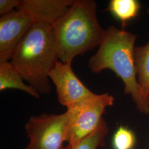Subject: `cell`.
Masks as SVG:
<instances>
[{"label":"cell","mask_w":149,"mask_h":149,"mask_svg":"<svg viewBox=\"0 0 149 149\" xmlns=\"http://www.w3.org/2000/svg\"><path fill=\"white\" fill-rule=\"evenodd\" d=\"M136 36L111 26L105 30L98 49L91 58L88 66L95 74L111 70L124 84V93L130 95L136 108L149 114L148 101L143 96L139 85L135 63Z\"/></svg>","instance_id":"6da1fadb"},{"label":"cell","mask_w":149,"mask_h":149,"mask_svg":"<svg viewBox=\"0 0 149 149\" xmlns=\"http://www.w3.org/2000/svg\"><path fill=\"white\" fill-rule=\"evenodd\" d=\"M53 26L36 23L16 48L11 63L39 94L52 91L49 74L59 61Z\"/></svg>","instance_id":"7a4b0ae2"},{"label":"cell","mask_w":149,"mask_h":149,"mask_svg":"<svg viewBox=\"0 0 149 149\" xmlns=\"http://www.w3.org/2000/svg\"><path fill=\"white\" fill-rule=\"evenodd\" d=\"M95 1L74 0L53 24L60 61L71 64L76 56L100 45L105 30L98 22Z\"/></svg>","instance_id":"3957f363"},{"label":"cell","mask_w":149,"mask_h":149,"mask_svg":"<svg viewBox=\"0 0 149 149\" xmlns=\"http://www.w3.org/2000/svg\"><path fill=\"white\" fill-rule=\"evenodd\" d=\"M114 102L113 96L104 93L67 108L65 142L73 145L93 132L101 123L106 108Z\"/></svg>","instance_id":"277c9868"},{"label":"cell","mask_w":149,"mask_h":149,"mask_svg":"<svg viewBox=\"0 0 149 149\" xmlns=\"http://www.w3.org/2000/svg\"><path fill=\"white\" fill-rule=\"evenodd\" d=\"M67 123L66 112L32 116L25 125L29 143L24 149H65Z\"/></svg>","instance_id":"5b68a950"},{"label":"cell","mask_w":149,"mask_h":149,"mask_svg":"<svg viewBox=\"0 0 149 149\" xmlns=\"http://www.w3.org/2000/svg\"><path fill=\"white\" fill-rule=\"evenodd\" d=\"M55 86L59 103L67 108L97 95L88 90L74 74L71 64L59 60L49 74Z\"/></svg>","instance_id":"8992f818"},{"label":"cell","mask_w":149,"mask_h":149,"mask_svg":"<svg viewBox=\"0 0 149 149\" xmlns=\"http://www.w3.org/2000/svg\"><path fill=\"white\" fill-rule=\"evenodd\" d=\"M34 24L17 10L1 17L0 63L11 60L18 44Z\"/></svg>","instance_id":"52a82bcc"},{"label":"cell","mask_w":149,"mask_h":149,"mask_svg":"<svg viewBox=\"0 0 149 149\" xmlns=\"http://www.w3.org/2000/svg\"><path fill=\"white\" fill-rule=\"evenodd\" d=\"M74 0H19L17 10L21 11L34 23L53 25L68 10Z\"/></svg>","instance_id":"ba28073f"},{"label":"cell","mask_w":149,"mask_h":149,"mask_svg":"<svg viewBox=\"0 0 149 149\" xmlns=\"http://www.w3.org/2000/svg\"><path fill=\"white\" fill-rule=\"evenodd\" d=\"M21 74L13 66L11 61L0 63V91L8 88H15L23 91L36 98H39L40 94L30 85L23 82Z\"/></svg>","instance_id":"9c48e42d"},{"label":"cell","mask_w":149,"mask_h":149,"mask_svg":"<svg viewBox=\"0 0 149 149\" xmlns=\"http://www.w3.org/2000/svg\"><path fill=\"white\" fill-rule=\"evenodd\" d=\"M134 56L139 85L143 96L148 100L149 97V40L145 45L135 48Z\"/></svg>","instance_id":"30bf717a"},{"label":"cell","mask_w":149,"mask_h":149,"mask_svg":"<svg viewBox=\"0 0 149 149\" xmlns=\"http://www.w3.org/2000/svg\"><path fill=\"white\" fill-rule=\"evenodd\" d=\"M140 8V3L136 0H112L107 10L121 22L124 29L128 22L138 16Z\"/></svg>","instance_id":"8fae6325"},{"label":"cell","mask_w":149,"mask_h":149,"mask_svg":"<svg viewBox=\"0 0 149 149\" xmlns=\"http://www.w3.org/2000/svg\"><path fill=\"white\" fill-rule=\"evenodd\" d=\"M109 129L103 119L99 127L92 133L73 145H68L64 149H97L105 144V138Z\"/></svg>","instance_id":"7c38bea8"},{"label":"cell","mask_w":149,"mask_h":149,"mask_svg":"<svg viewBox=\"0 0 149 149\" xmlns=\"http://www.w3.org/2000/svg\"><path fill=\"white\" fill-rule=\"evenodd\" d=\"M136 136L127 127L120 125L118 128L112 138L113 149H134L136 144Z\"/></svg>","instance_id":"4fadbf2b"},{"label":"cell","mask_w":149,"mask_h":149,"mask_svg":"<svg viewBox=\"0 0 149 149\" xmlns=\"http://www.w3.org/2000/svg\"><path fill=\"white\" fill-rule=\"evenodd\" d=\"M19 0H1L0 1V15L3 16L14 11L17 8Z\"/></svg>","instance_id":"5bb4252c"},{"label":"cell","mask_w":149,"mask_h":149,"mask_svg":"<svg viewBox=\"0 0 149 149\" xmlns=\"http://www.w3.org/2000/svg\"><path fill=\"white\" fill-rule=\"evenodd\" d=\"M148 102H149V97H148Z\"/></svg>","instance_id":"9a60e30c"},{"label":"cell","mask_w":149,"mask_h":149,"mask_svg":"<svg viewBox=\"0 0 149 149\" xmlns=\"http://www.w3.org/2000/svg\"><path fill=\"white\" fill-rule=\"evenodd\" d=\"M148 13H149V8H148Z\"/></svg>","instance_id":"2e32d148"}]
</instances>
